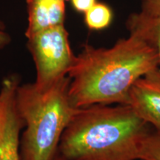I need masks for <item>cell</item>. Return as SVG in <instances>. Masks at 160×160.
<instances>
[{
  "label": "cell",
  "mask_w": 160,
  "mask_h": 160,
  "mask_svg": "<svg viewBox=\"0 0 160 160\" xmlns=\"http://www.w3.org/2000/svg\"><path fill=\"white\" fill-rule=\"evenodd\" d=\"M159 65L154 48L133 32L111 48L86 44L68 74L72 103L77 108L127 105L136 81Z\"/></svg>",
  "instance_id": "1"
},
{
  "label": "cell",
  "mask_w": 160,
  "mask_h": 160,
  "mask_svg": "<svg viewBox=\"0 0 160 160\" xmlns=\"http://www.w3.org/2000/svg\"><path fill=\"white\" fill-rule=\"evenodd\" d=\"M149 126L128 105L82 108L64 131L58 153L66 160H139Z\"/></svg>",
  "instance_id": "2"
},
{
  "label": "cell",
  "mask_w": 160,
  "mask_h": 160,
  "mask_svg": "<svg viewBox=\"0 0 160 160\" xmlns=\"http://www.w3.org/2000/svg\"><path fill=\"white\" fill-rule=\"evenodd\" d=\"M69 84L65 77L44 89L34 82L18 85L16 107L25 128L21 160H53L57 156L62 136L79 109L71 102Z\"/></svg>",
  "instance_id": "3"
},
{
  "label": "cell",
  "mask_w": 160,
  "mask_h": 160,
  "mask_svg": "<svg viewBox=\"0 0 160 160\" xmlns=\"http://www.w3.org/2000/svg\"><path fill=\"white\" fill-rule=\"evenodd\" d=\"M27 47L34 62L38 88H47L68 77L75 62L65 25L48 28L28 37Z\"/></svg>",
  "instance_id": "4"
},
{
  "label": "cell",
  "mask_w": 160,
  "mask_h": 160,
  "mask_svg": "<svg viewBox=\"0 0 160 160\" xmlns=\"http://www.w3.org/2000/svg\"><path fill=\"white\" fill-rule=\"evenodd\" d=\"M19 84L18 75L12 74L2 80L0 88V160H21L20 135L24 123L15 101Z\"/></svg>",
  "instance_id": "5"
},
{
  "label": "cell",
  "mask_w": 160,
  "mask_h": 160,
  "mask_svg": "<svg viewBox=\"0 0 160 160\" xmlns=\"http://www.w3.org/2000/svg\"><path fill=\"white\" fill-rule=\"evenodd\" d=\"M127 105L150 126L160 129L159 67L136 81L129 91Z\"/></svg>",
  "instance_id": "6"
},
{
  "label": "cell",
  "mask_w": 160,
  "mask_h": 160,
  "mask_svg": "<svg viewBox=\"0 0 160 160\" xmlns=\"http://www.w3.org/2000/svg\"><path fill=\"white\" fill-rule=\"evenodd\" d=\"M67 0H26L28 26L25 35L31 37L42 30L63 25Z\"/></svg>",
  "instance_id": "7"
},
{
  "label": "cell",
  "mask_w": 160,
  "mask_h": 160,
  "mask_svg": "<svg viewBox=\"0 0 160 160\" xmlns=\"http://www.w3.org/2000/svg\"><path fill=\"white\" fill-rule=\"evenodd\" d=\"M127 27L154 48L160 62V0H142L141 11L131 16Z\"/></svg>",
  "instance_id": "8"
},
{
  "label": "cell",
  "mask_w": 160,
  "mask_h": 160,
  "mask_svg": "<svg viewBox=\"0 0 160 160\" xmlns=\"http://www.w3.org/2000/svg\"><path fill=\"white\" fill-rule=\"evenodd\" d=\"M113 13L110 8L103 3L97 2L85 13V23L92 31H100L108 27Z\"/></svg>",
  "instance_id": "9"
},
{
  "label": "cell",
  "mask_w": 160,
  "mask_h": 160,
  "mask_svg": "<svg viewBox=\"0 0 160 160\" xmlns=\"http://www.w3.org/2000/svg\"><path fill=\"white\" fill-rule=\"evenodd\" d=\"M139 160H160V129L153 128L142 142Z\"/></svg>",
  "instance_id": "10"
},
{
  "label": "cell",
  "mask_w": 160,
  "mask_h": 160,
  "mask_svg": "<svg viewBox=\"0 0 160 160\" xmlns=\"http://www.w3.org/2000/svg\"><path fill=\"white\" fill-rule=\"evenodd\" d=\"M70 1L76 11L84 13L97 3V0H70Z\"/></svg>",
  "instance_id": "11"
},
{
  "label": "cell",
  "mask_w": 160,
  "mask_h": 160,
  "mask_svg": "<svg viewBox=\"0 0 160 160\" xmlns=\"http://www.w3.org/2000/svg\"><path fill=\"white\" fill-rule=\"evenodd\" d=\"M11 42V37L6 30V26L0 19V50L4 49Z\"/></svg>",
  "instance_id": "12"
},
{
  "label": "cell",
  "mask_w": 160,
  "mask_h": 160,
  "mask_svg": "<svg viewBox=\"0 0 160 160\" xmlns=\"http://www.w3.org/2000/svg\"><path fill=\"white\" fill-rule=\"evenodd\" d=\"M53 160H66V159H65V158H63L62 157V156L60 155L59 153H58L57 156H56V157H54V159H53Z\"/></svg>",
  "instance_id": "13"
}]
</instances>
